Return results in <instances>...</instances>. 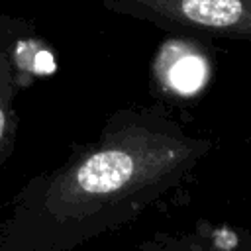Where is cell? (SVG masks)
Listing matches in <instances>:
<instances>
[{"label": "cell", "instance_id": "1", "mask_svg": "<svg viewBox=\"0 0 251 251\" xmlns=\"http://www.w3.org/2000/svg\"><path fill=\"white\" fill-rule=\"evenodd\" d=\"M114 14L171 33L251 41V0H100Z\"/></svg>", "mask_w": 251, "mask_h": 251}, {"label": "cell", "instance_id": "2", "mask_svg": "<svg viewBox=\"0 0 251 251\" xmlns=\"http://www.w3.org/2000/svg\"><path fill=\"white\" fill-rule=\"evenodd\" d=\"M37 45L27 22L0 16V167L12 157L18 133L16 94L33 71L24 55Z\"/></svg>", "mask_w": 251, "mask_h": 251}, {"label": "cell", "instance_id": "3", "mask_svg": "<svg viewBox=\"0 0 251 251\" xmlns=\"http://www.w3.org/2000/svg\"><path fill=\"white\" fill-rule=\"evenodd\" d=\"M167 78L178 92H192L200 88L204 80V65L198 57H180L171 63Z\"/></svg>", "mask_w": 251, "mask_h": 251}]
</instances>
